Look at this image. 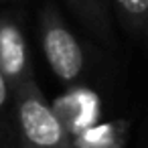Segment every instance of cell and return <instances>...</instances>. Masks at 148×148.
Returning <instances> with one entry per match:
<instances>
[{"label":"cell","mask_w":148,"mask_h":148,"mask_svg":"<svg viewBox=\"0 0 148 148\" xmlns=\"http://www.w3.org/2000/svg\"><path fill=\"white\" fill-rule=\"evenodd\" d=\"M0 148H16L12 120V87L0 71Z\"/></svg>","instance_id":"7"},{"label":"cell","mask_w":148,"mask_h":148,"mask_svg":"<svg viewBox=\"0 0 148 148\" xmlns=\"http://www.w3.org/2000/svg\"><path fill=\"white\" fill-rule=\"evenodd\" d=\"M16 148H75L73 134L63 126L35 79L12 91Z\"/></svg>","instance_id":"1"},{"label":"cell","mask_w":148,"mask_h":148,"mask_svg":"<svg viewBox=\"0 0 148 148\" xmlns=\"http://www.w3.org/2000/svg\"><path fill=\"white\" fill-rule=\"evenodd\" d=\"M39 35L43 55L53 75L67 87L75 85L85 71V55L73 31L67 27L59 10L51 4L43 6L39 16Z\"/></svg>","instance_id":"2"},{"label":"cell","mask_w":148,"mask_h":148,"mask_svg":"<svg viewBox=\"0 0 148 148\" xmlns=\"http://www.w3.org/2000/svg\"><path fill=\"white\" fill-rule=\"evenodd\" d=\"M53 110L57 114L61 112H69V120H65V128L71 134H81L83 130H87V126H91V122L95 120L99 106H97V97L89 91H69L65 97H61Z\"/></svg>","instance_id":"4"},{"label":"cell","mask_w":148,"mask_h":148,"mask_svg":"<svg viewBox=\"0 0 148 148\" xmlns=\"http://www.w3.org/2000/svg\"><path fill=\"white\" fill-rule=\"evenodd\" d=\"M73 8V12L81 18V23L99 39H112V23H110V0H65Z\"/></svg>","instance_id":"5"},{"label":"cell","mask_w":148,"mask_h":148,"mask_svg":"<svg viewBox=\"0 0 148 148\" xmlns=\"http://www.w3.org/2000/svg\"><path fill=\"white\" fill-rule=\"evenodd\" d=\"M0 71L4 73L12 91L25 81L35 79L25 31L10 14H0Z\"/></svg>","instance_id":"3"},{"label":"cell","mask_w":148,"mask_h":148,"mask_svg":"<svg viewBox=\"0 0 148 148\" xmlns=\"http://www.w3.org/2000/svg\"><path fill=\"white\" fill-rule=\"evenodd\" d=\"M120 23L132 33L148 31V0H110Z\"/></svg>","instance_id":"6"}]
</instances>
